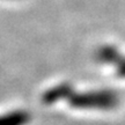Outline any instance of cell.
Instances as JSON below:
<instances>
[{"label":"cell","mask_w":125,"mask_h":125,"mask_svg":"<svg viewBox=\"0 0 125 125\" xmlns=\"http://www.w3.org/2000/svg\"><path fill=\"white\" fill-rule=\"evenodd\" d=\"M66 100L73 108L78 109H100L110 110L117 107L119 98L116 92L109 89L90 90L85 93H75L73 88L67 95Z\"/></svg>","instance_id":"cell-1"},{"label":"cell","mask_w":125,"mask_h":125,"mask_svg":"<svg viewBox=\"0 0 125 125\" xmlns=\"http://www.w3.org/2000/svg\"><path fill=\"white\" fill-rule=\"evenodd\" d=\"M30 122V115L24 110H14L0 115V125H26Z\"/></svg>","instance_id":"cell-2"}]
</instances>
